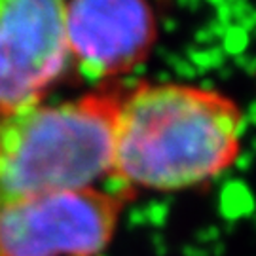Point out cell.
I'll use <instances>...</instances> for the list:
<instances>
[{"mask_svg": "<svg viewBox=\"0 0 256 256\" xmlns=\"http://www.w3.org/2000/svg\"><path fill=\"white\" fill-rule=\"evenodd\" d=\"M243 114L230 97L188 84L126 90L114 126L112 178L120 188L173 192L236 164Z\"/></svg>", "mask_w": 256, "mask_h": 256, "instance_id": "6da1fadb", "label": "cell"}, {"mask_svg": "<svg viewBox=\"0 0 256 256\" xmlns=\"http://www.w3.org/2000/svg\"><path fill=\"white\" fill-rule=\"evenodd\" d=\"M126 90L0 108V202L95 188L112 176L114 126Z\"/></svg>", "mask_w": 256, "mask_h": 256, "instance_id": "7a4b0ae2", "label": "cell"}, {"mask_svg": "<svg viewBox=\"0 0 256 256\" xmlns=\"http://www.w3.org/2000/svg\"><path fill=\"white\" fill-rule=\"evenodd\" d=\"M126 192L84 188L0 202V256H97L110 245Z\"/></svg>", "mask_w": 256, "mask_h": 256, "instance_id": "3957f363", "label": "cell"}, {"mask_svg": "<svg viewBox=\"0 0 256 256\" xmlns=\"http://www.w3.org/2000/svg\"><path fill=\"white\" fill-rule=\"evenodd\" d=\"M68 61L64 2L0 0V108L42 101Z\"/></svg>", "mask_w": 256, "mask_h": 256, "instance_id": "277c9868", "label": "cell"}, {"mask_svg": "<svg viewBox=\"0 0 256 256\" xmlns=\"http://www.w3.org/2000/svg\"><path fill=\"white\" fill-rule=\"evenodd\" d=\"M70 61L90 80H112L148 57L158 32L154 10L135 0L64 2Z\"/></svg>", "mask_w": 256, "mask_h": 256, "instance_id": "5b68a950", "label": "cell"}]
</instances>
